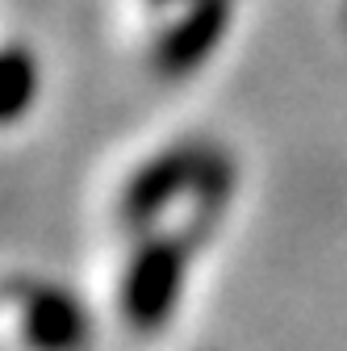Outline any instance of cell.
I'll return each instance as SVG.
<instances>
[{
    "label": "cell",
    "instance_id": "cell-6",
    "mask_svg": "<svg viewBox=\"0 0 347 351\" xmlns=\"http://www.w3.org/2000/svg\"><path fill=\"white\" fill-rule=\"evenodd\" d=\"M143 5H147V9H180L184 0H143Z\"/></svg>",
    "mask_w": 347,
    "mask_h": 351
},
{
    "label": "cell",
    "instance_id": "cell-5",
    "mask_svg": "<svg viewBox=\"0 0 347 351\" xmlns=\"http://www.w3.org/2000/svg\"><path fill=\"white\" fill-rule=\"evenodd\" d=\"M42 88L38 59L25 42H0V130L21 121Z\"/></svg>",
    "mask_w": 347,
    "mask_h": 351
},
{
    "label": "cell",
    "instance_id": "cell-2",
    "mask_svg": "<svg viewBox=\"0 0 347 351\" xmlns=\"http://www.w3.org/2000/svg\"><path fill=\"white\" fill-rule=\"evenodd\" d=\"M0 310L25 351H84L93 343V318L80 297L47 276L9 272L0 276Z\"/></svg>",
    "mask_w": 347,
    "mask_h": 351
},
{
    "label": "cell",
    "instance_id": "cell-3",
    "mask_svg": "<svg viewBox=\"0 0 347 351\" xmlns=\"http://www.w3.org/2000/svg\"><path fill=\"white\" fill-rule=\"evenodd\" d=\"M222 155L209 143H171L159 155H151L143 167L130 171V180L117 193V209L113 217L125 230H147L155 222H163V213H171L176 205H184L193 197V189L213 171Z\"/></svg>",
    "mask_w": 347,
    "mask_h": 351
},
{
    "label": "cell",
    "instance_id": "cell-4",
    "mask_svg": "<svg viewBox=\"0 0 347 351\" xmlns=\"http://www.w3.org/2000/svg\"><path fill=\"white\" fill-rule=\"evenodd\" d=\"M239 0H184L180 9H171V17L159 38L151 42V67L163 80H184L193 75L213 51L222 47V38L230 29Z\"/></svg>",
    "mask_w": 347,
    "mask_h": 351
},
{
    "label": "cell",
    "instance_id": "cell-1",
    "mask_svg": "<svg viewBox=\"0 0 347 351\" xmlns=\"http://www.w3.org/2000/svg\"><path fill=\"white\" fill-rule=\"evenodd\" d=\"M226 201H230V193L205 201L176 230H159V226L139 230V243L130 251L125 272L117 280V305L134 330H159L163 318L176 310L193 251L218 226V217L226 213Z\"/></svg>",
    "mask_w": 347,
    "mask_h": 351
}]
</instances>
